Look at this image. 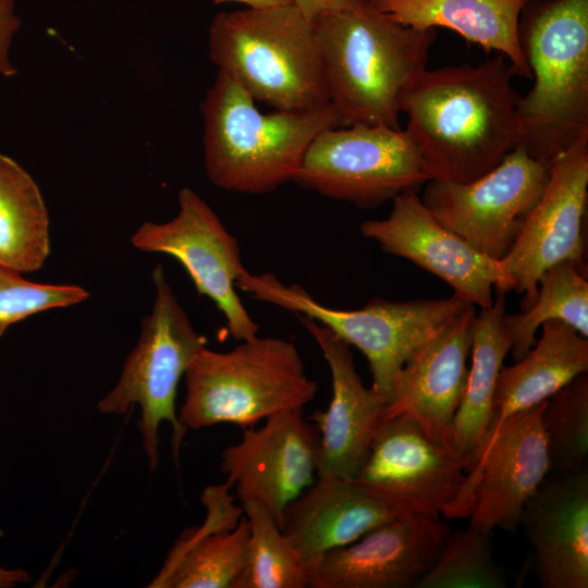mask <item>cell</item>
Wrapping results in <instances>:
<instances>
[{"mask_svg":"<svg viewBox=\"0 0 588 588\" xmlns=\"http://www.w3.org/2000/svg\"><path fill=\"white\" fill-rule=\"evenodd\" d=\"M541 424L552 470L565 473L583 467L588 453L587 372L546 401Z\"/></svg>","mask_w":588,"mask_h":588,"instance_id":"cell-29","label":"cell"},{"mask_svg":"<svg viewBox=\"0 0 588 588\" xmlns=\"http://www.w3.org/2000/svg\"><path fill=\"white\" fill-rule=\"evenodd\" d=\"M549 173V164L517 147L474 181H428L420 198L444 228L501 260L539 200Z\"/></svg>","mask_w":588,"mask_h":588,"instance_id":"cell-10","label":"cell"},{"mask_svg":"<svg viewBox=\"0 0 588 588\" xmlns=\"http://www.w3.org/2000/svg\"><path fill=\"white\" fill-rule=\"evenodd\" d=\"M546 478L526 503L523 525L544 588L588 587V473L579 467Z\"/></svg>","mask_w":588,"mask_h":588,"instance_id":"cell-20","label":"cell"},{"mask_svg":"<svg viewBox=\"0 0 588 588\" xmlns=\"http://www.w3.org/2000/svg\"><path fill=\"white\" fill-rule=\"evenodd\" d=\"M501 53L478 64L426 69L401 101L404 131L430 180L470 182L518 147L519 94Z\"/></svg>","mask_w":588,"mask_h":588,"instance_id":"cell-1","label":"cell"},{"mask_svg":"<svg viewBox=\"0 0 588 588\" xmlns=\"http://www.w3.org/2000/svg\"><path fill=\"white\" fill-rule=\"evenodd\" d=\"M528 0H370L396 22L416 29L444 27L486 51H497L515 75L531 78L518 24Z\"/></svg>","mask_w":588,"mask_h":588,"instance_id":"cell-24","label":"cell"},{"mask_svg":"<svg viewBox=\"0 0 588 588\" xmlns=\"http://www.w3.org/2000/svg\"><path fill=\"white\" fill-rule=\"evenodd\" d=\"M351 0H295V5L308 19L313 20L320 13L347 7Z\"/></svg>","mask_w":588,"mask_h":588,"instance_id":"cell-33","label":"cell"},{"mask_svg":"<svg viewBox=\"0 0 588 588\" xmlns=\"http://www.w3.org/2000/svg\"><path fill=\"white\" fill-rule=\"evenodd\" d=\"M541 331V338L522 359L502 366L490 426L478 457L510 418L547 401L588 371L587 338L560 320L544 322Z\"/></svg>","mask_w":588,"mask_h":588,"instance_id":"cell-23","label":"cell"},{"mask_svg":"<svg viewBox=\"0 0 588 588\" xmlns=\"http://www.w3.org/2000/svg\"><path fill=\"white\" fill-rule=\"evenodd\" d=\"M475 316L469 305L416 350L402 369L385 419H411L451 450L454 416L468 381Z\"/></svg>","mask_w":588,"mask_h":588,"instance_id":"cell-19","label":"cell"},{"mask_svg":"<svg viewBox=\"0 0 588 588\" xmlns=\"http://www.w3.org/2000/svg\"><path fill=\"white\" fill-rule=\"evenodd\" d=\"M27 581H29V574L27 572L0 566V588H11Z\"/></svg>","mask_w":588,"mask_h":588,"instance_id":"cell-34","label":"cell"},{"mask_svg":"<svg viewBox=\"0 0 588 588\" xmlns=\"http://www.w3.org/2000/svg\"><path fill=\"white\" fill-rule=\"evenodd\" d=\"M550 320H560L588 339L587 273L573 262L548 268L539 278L535 303L524 311L504 315L510 352L516 362L531 350L538 329Z\"/></svg>","mask_w":588,"mask_h":588,"instance_id":"cell-27","label":"cell"},{"mask_svg":"<svg viewBox=\"0 0 588 588\" xmlns=\"http://www.w3.org/2000/svg\"><path fill=\"white\" fill-rule=\"evenodd\" d=\"M588 199V137L579 139L550 164L546 187L500 260L523 295L520 311L536 301L540 275L562 261L587 273L586 218Z\"/></svg>","mask_w":588,"mask_h":588,"instance_id":"cell-11","label":"cell"},{"mask_svg":"<svg viewBox=\"0 0 588 588\" xmlns=\"http://www.w3.org/2000/svg\"><path fill=\"white\" fill-rule=\"evenodd\" d=\"M329 101L341 126L400 127L404 93L427 69L436 29L396 22L370 0L311 20Z\"/></svg>","mask_w":588,"mask_h":588,"instance_id":"cell-2","label":"cell"},{"mask_svg":"<svg viewBox=\"0 0 588 588\" xmlns=\"http://www.w3.org/2000/svg\"><path fill=\"white\" fill-rule=\"evenodd\" d=\"M131 242L143 252L174 257L191 277L197 292L215 303L235 340L258 335L259 326L236 292L237 280L247 271L237 240L193 189L184 187L180 191L179 212L172 220L143 223Z\"/></svg>","mask_w":588,"mask_h":588,"instance_id":"cell-12","label":"cell"},{"mask_svg":"<svg viewBox=\"0 0 588 588\" xmlns=\"http://www.w3.org/2000/svg\"><path fill=\"white\" fill-rule=\"evenodd\" d=\"M451 534L440 517L412 514L326 552L309 571L313 588H415Z\"/></svg>","mask_w":588,"mask_h":588,"instance_id":"cell-17","label":"cell"},{"mask_svg":"<svg viewBox=\"0 0 588 588\" xmlns=\"http://www.w3.org/2000/svg\"><path fill=\"white\" fill-rule=\"evenodd\" d=\"M49 253V216L40 191L16 161L0 154V265L33 272Z\"/></svg>","mask_w":588,"mask_h":588,"instance_id":"cell-26","label":"cell"},{"mask_svg":"<svg viewBox=\"0 0 588 588\" xmlns=\"http://www.w3.org/2000/svg\"><path fill=\"white\" fill-rule=\"evenodd\" d=\"M225 482L204 490L207 516L171 548L152 588H237L249 554V526Z\"/></svg>","mask_w":588,"mask_h":588,"instance_id":"cell-21","label":"cell"},{"mask_svg":"<svg viewBox=\"0 0 588 588\" xmlns=\"http://www.w3.org/2000/svg\"><path fill=\"white\" fill-rule=\"evenodd\" d=\"M206 173L216 186L264 194L293 181L322 131L341 126L331 105L262 113L233 77L219 71L201 105Z\"/></svg>","mask_w":588,"mask_h":588,"instance_id":"cell-4","label":"cell"},{"mask_svg":"<svg viewBox=\"0 0 588 588\" xmlns=\"http://www.w3.org/2000/svg\"><path fill=\"white\" fill-rule=\"evenodd\" d=\"M505 308L504 295H498L489 308L476 314L473 322L471 366L451 433V450L463 462L466 474L476 464L490 426L498 376L511 351L503 322Z\"/></svg>","mask_w":588,"mask_h":588,"instance_id":"cell-25","label":"cell"},{"mask_svg":"<svg viewBox=\"0 0 588 588\" xmlns=\"http://www.w3.org/2000/svg\"><path fill=\"white\" fill-rule=\"evenodd\" d=\"M242 507L249 526V554L237 588L308 587L306 568L267 509L253 500Z\"/></svg>","mask_w":588,"mask_h":588,"instance_id":"cell-28","label":"cell"},{"mask_svg":"<svg viewBox=\"0 0 588 588\" xmlns=\"http://www.w3.org/2000/svg\"><path fill=\"white\" fill-rule=\"evenodd\" d=\"M504 575L497 566L490 541L468 526L451 531L434 564L415 588H504Z\"/></svg>","mask_w":588,"mask_h":588,"instance_id":"cell-30","label":"cell"},{"mask_svg":"<svg viewBox=\"0 0 588 588\" xmlns=\"http://www.w3.org/2000/svg\"><path fill=\"white\" fill-rule=\"evenodd\" d=\"M359 229L383 252L429 271L450 285L455 295L480 309L493 304V287L498 295L513 291V282L500 260L479 253L444 228L416 191L395 196L387 218L364 221Z\"/></svg>","mask_w":588,"mask_h":588,"instance_id":"cell-14","label":"cell"},{"mask_svg":"<svg viewBox=\"0 0 588 588\" xmlns=\"http://www.w3.org/2000/svg\"><path fill=\"white\" fill-rule=\"evenodd\" d=\"M304 409L275 414L221 453V470L241 503L257 501L282 529L289 504L315 482L319 436Z\"/></svg>","mask_w":588,"mask_h":588,"instance_id":"cell-16","label":"cell"},{"mask_svg":"<svg viewBox=\"0 0 588 588\" xmlns=\"http://www.w3.org/2000/svg\"><path fill=\"white\" fill-rule=\"evenodd\" d=\"M297 316L321 350L332 379L329 407L309 418L320 432L317 477L354 479L385 420L388 404L364 385L350 344L314 319Z\"/></svg>","mask_w":588,"mask_h":588,"instance_id":"cell-18","label":"cell"},{"mask_svg":"<svg viewBox=\"0 0 588 588\" xmlns=\"http://www.w3.org/2000/svg\"><path fill=\"white\" fill-rule=\"evenodd\" d=\"M208 42L219 71L255 101L283 111L331 105L311 21L295 4L220 12Z\"/></svg>","mask_w":588,"mask_h":588,"instance_id":"cell-5","label":"cell"},{"mask_svg":"<svg viewBox=\"0 0 588 588\" xmlns=\"http://www.w3.org/2000/svg\"><path fill=\"white\" fill-rule=\"evenodd\" d=\"M88 296L81 286L35 283L24 279L20 271L0 265V336L9 326L34 314L68 307Z\"/></svg>","mask_w":588,"mask_h":588,"instance_id":"cell-31","label":"cell"},{"mask_svg":"<svg viewBox=\"0 0 588 588\" xmlns=\"http://www.w3.org/2000/svg\"><path fill=\"white\" fill-rule=\"evenodd\" d=\"M236 287L257 301L307 316L356 346L369 363L371 388L388 405L404 365L416 350L473 305L453 294L406 302L376 298L359 309H335L316 301L298 284L285 285L271 273L248 271L240 277Z\"/></svg>","mask_w":588,"mask_h":588,"instance_id":"cell-7","label":"cell"},{"mask_svg":"<svg viewBox=\"0 0 588 588\" xmlns=\"http://www.w3.org/2000/svg\"><path fill=\"white\" fill-rule=\"evenodd\" d=\"M185 388L179 420L186 429L221 422L254 427L275 414L304 409L317 393L296 345L259 335L229 352L204 347L185 372Z\"/></svg>","mask_w":588,"mask_h":588,"instance_id":"cell-6","label":"cell"},{"mask_svg":"<svg viewBox=\"0 0 588 588\" xmlns=\"http://www.w3.org/2000/svg\"><path fill=\"white\" fill-rule=\"evenodd\" d=\"M286 507L282 531L309 571L328 551L403 517L354 479L317 477Z\"/></svg>","mask_w":588,"mask_h":588,"instance_id":"cell-22","label":"cell"},{"mask_svg":"<svg viewBox=\"0 0 588 588\" xmlns=\"http://www.w3.org/2000/svg\"><path fill=\"white\" fill-rule=\"evenodd\" d=\"M518 36L534 78L517 102L518 147L550 166L588 137V0H528Z\"/></svg>","mask_w":588,"mask_h":588,"instance_id":"cell-3","label":"cell"},{"mask_svg":"<svg viewBox=\"0 0 588 588\" xmlns=\"http://www.w3.org/2000/svg\"><path fill=\"white\" fill-rule=\"evenodd\" d=\"M430 181L407 133L384 125L330 127L307 147L293 182L359 208H376Z\"/></svg>","mask_w":588,"mask_h":588,"instance_id":"cell-9","label":"cell"},{"mask_svg":"<svg viewBox=\"0 0 588 588\" xmlns=\"http://www.w3.org/2000/svg\"><path fill=\"white\" fill-rule=\"evenodd\" d=\"M466 479L463 462L413 420L385 419L355 481L401 515L445 516Z\"/></svg>","mask_w":588,"mask_h":588,"instance_id":"cell-15","label":"cell"},{"mask_svg":"<svg viewBox=\"0 0 588 588\" xmlns=\"http://www.w3.org/2000/svg\"><path fill=\"white\" fill-rule=\"evenodd\" d=\"M216 4L223 2H238L245 4L247 8L261 9L280 5L294 4L295 0H211Z\"/></svg>","mask_w":588,"mask_h":588,"instance_id":"cell-35","label":"cell"},{"mask_svg":"<svg viewBox=\"0 0 588 588\" xmlns=\"http://www.w3.org/2000/svg\"><path fill=\"white\" fill-rule=\"evenodd\" d=\"M156 294L152 309L142 321L137 345L127 356L114 388L98 404L102 413L124 414L138 404V428L154 471L159 462L158 429L162 421L173 429L172 450L177 461L186 428L175 412L177 385L207 340L194 329L176 299L161 265L152 272Z\"/></svg>","mask_w":588,"mask_h":588,"instance_id":"cell-8","label":"cell"},{"mask_svg":"<svg viewBox=\"0 0 588 588\" xmlns=\"http://www.w3.org/2000/svg\"><path fill=\"white\" fill-rule=\"evenodd\" d=\"M21 23V17L15 13V0H0V74L5 77L16 73L9 51Z\"/></svg>","mask_w":588,"mask_h":588,"instance_id":"cell-32","label":"cell"},{"mask_svg":"<svg viewBox=\"0 0 588 588\" xmlns=\"http://www.w3.org/2000/svg\"><path fill=\"white\" fill-rule=\"evenodd\" d=\"M544 402L510 418L466 474L446 519L470 518L485 534L513 531L523 510L552 470L541 424Z\"/></svg>","mask_w":588,"mask_h":588,"instance_id":"cell-13","label":"cell"}]
</instances>
